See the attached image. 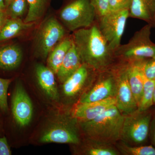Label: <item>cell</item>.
<instances>
[{"mask_svg":"<svg viewBox=\"0 0 155 155\" xmlns=\"http://www.w3.org/2000/svg\"><path fill=\"white\" fill-rule=\"evenodd\" d=\"M72 41L82 64L96 72H101L114 67L116 60L114 51L102 35L96 23L90 27L74 31Z\"/></svg>","mask_w":155,"mask_h":155,"instance_id":"cell-1","label":"cell"},{"mask_svg":"<svg viewBox=\"0 0 155 155\" xmlns=\"http://www.w3.org/2000/svg\"><path fill=\"white\" fill-rule=\"evenodd\" d=\"M124 119L114 105L94 119L81 122V126L91 140L112 144L121 139Z\"/></svg>","mask_w":155,"mask_h":155,"instance_id":"cell-2","label":"cell"},{"mask_svg":"<svg viewBox=\"0 0 155 155\" xmlns=\"http://www.w3.org/2000/svg\"><path fill=\"white\" fill-rule=\"evenodd\" d=\"M152 25L147 24L136 31L126 44L120 45L115 51L116 59L126 63L155 58V44L150 38Z\"/></svg>","mask_w":155,"mask_h":155,"instance_id":"cell-3","label":"cell"},{"mask_svg":"<svg viewBox=\"0 0 155 155\" xmlns=\"http://www.w3.org/2000/svg\"><path fill=\"white\" fill-rule=\"evenodd\" d=\"M60 17L66 27L72 31L90 27L97 19L90 0H74L61 10Z\"/></svg>","mask_w":155,"mask_h":155,"instance_id":"cell-4","label":"cell"},{"mask_svg":"<svg viewBox=\"0 0 155 155\" xmlns=\"http://www.w3.org/2000/svg\"><path fill=\"white\" fill-rule=\"evenodd\" d=\"M129 17V9H125L109 11L96 19V23L99 30L114 51L121 45V39Z\"/></svg>","mask_w":155,"mask_h":155,"instance_id":"cell-5","label":"cell"},{"mask_svg":"<svg viewBox=\"0 0 155 155\" xmlns=\"http://www.w3.org/2000/svg\"><path fill=\"white\" fill-rule=\"evenodd\" d=\"M151 114L147 111L137 110L125 116L121 139L127 143L141 144L150 133Z\"/></svg>","mask_w":155,"mask_h":155,"instance_id":"cell-6","label":"cell"},{"mask_svg":"<svg viewBox=\"0 0 155 155\" xmlns=\"http://www.w3.org/2000/svg\"><path fill=\"white\" fill-rule=\"evenodd\" d=\"M112 69L116 81V107L124 116L132 114L137 110L138 106L128 82L127 63L114 66Z\"/></svg>","mask_w":155,"mask_h":155,"instance_id":"cell-7","label":"cell"},{"mask_svg":"<svg viewBox=\"0 0 155 155\" xmlns=\"http://www.w3.org/2000/svg\"><path fill=\"white\" fill-rule=\"evenodd\" d=\"M65 29L54 17L43 22L39 29L36 38L38 51L41 57L46 58L58 43L65 37Z\"/></svg>","mask_w":155,"mask_h":155,"instance_id":"cell-8","label":"cell"},{"mask_svg":"<svg viewBox=\"0 0 155 155\" xmlns=\"http://www.w3.org/2000/svg\"><path fill=\"white\" fill-rule=\"evenodd\" d=\"M99 78L92 88L81 99L80 104L98 101L116 96V81L112 68L99 72Z\"/></svg>","mask_w":155,"mask_h":155,"instance_id":"cell-9","label":"cell"},{"mask_svg":"<svg viewBox=\"0 0 155 155\" xmlns=\"http://www.w3.org/2000/svg\"><path fill=\"white\" fill-rule=\"evenodd\" d=\"M12 114L14 120L20 127L30 123L33 115V106L28 94L20 83L16 84L12 100Z\"/></svg>","mask_w":155,"mask_h":155,"instance_id":"cell-10","label":"cell"},{"mask_svg":"<svg viewBox=\"0 0 155 155\" xmlns=\"http://www.w3.org/2000/svg\"><path fill=\"white\" fill-rule=\"evenodd\" d=\"M116 104L115 97L98 101L80 104L74 110L73 116L81 122H87L94 119Z\"/></svg>","mask_w":155,"mask_h":155,"instance_id":"cell-11","label":"cell"},{"mask_svg":"<svg viewBox=\"0 0 155 155\" xmlns=\"http://www.w3.org/2000/svg\"><path fill=\"white\" fill-rule=\"evenodd\" d=\"M147 59L136 60L127 63L128 82L136 101L138 105L143 90L145 75L143 67Z\"/></svg>","mask_w":155,"mask_h":155,"instance_id":"cell-12","label":"cell"},{"mask_svg":"<svg viewBox=\"0 0 155 155\" xmlns=\"http://www.w3.org/2000/svg\"><path fill=\"white\" fill-rule=\"evenodd\" d=\"M43 143H71L78 144L79 138L77 132L71 127L59 126L46 131L40 139Z\"/></svg>","mask_w":155,"mask_h":155,"instance_id":"cell-13","label":"cell"},{"mask_svg":"<svg viewBox=\"0 0 155 155\" xmlns=\"http://www.w3.org/2000/svg\"><path fill=\"white\" fill-rule=\"evenodd\" d=\"M35 73L39 85L45 94L53 100L59 98L57 83L54 72L42 64L37 65Z\"/></svg>","mask_w":155,"mask_h":155,"instance_id":"cell-14","label":"cell"},{"mask_svg":"<svg viewBox=\"0 0 155 155\" xmlns=\"http://www.w3.org/2000/svg\"><path fill=\"white\" fill-rule=\"evenodd\" d=\"M92 70L93 69L85 64H82L76 72L63 83L64 94L69 97L77 94L86 83Z\"/></svg>","mask_w":155,"mask_h":155,"instance_id":"cell-15","label":"cell"},{"mask_svg":"<svg viewBox=\"0 0 155 155\" xmlns=\"http://www.w3.org/2000/svg\"><path fill=\"white\" fill-rule=\"evenodd\" d=\"M82 61L73 41L56 75L61 82L64 83L80 68Z\"/></svg>","mask_w":155,"mask_h":155,"instance_id":"cell-16","label":"cell"},{"mask_svg":"<svg viewBox=\"0 0 155 155\" xmlns=\"http://www.w3.org/2000/svg\"><path fill=\"white\" fill-rule=\"evenodd\" d=\"M155 11V0H131L129 17L141 19L152 25Z\"/></svg>","mask_w":155,"mask_h":155,"instance_id":"cell-17","label":"cell"},{"mask_svg":"<svg viewBox=\"0 0 155 155\" xmlns=\"http://www.w3.org/2000/svg\"><path fill=\"white\" fill-rule=\"evenodd\" d=\"M22 58V50L15 45L0 48V69L12 70L20 65Z\"/></svg>","mask_w":155,"mask_h":155,"instance_id":"cell-18","label":"cell"},{"mask_svg":"<svg viewBox=\"0 0 155 155\" xmlns=\"http://www.w3.org/2000/svg\"><path fill=\"white\" fill-rule=\"evenodd\" d=\"M72 36L66 37L59 42L48 55V67L57 74L65 56L72 46Z\"/></svg>","mask_w":155,"mask_h":155,"instance_id":"cell-19","label":"cell"},{"mask_svg":"<svg viewBox=\"0 0 155 155\" xmlns=\"http://www.w3.org/2000/svg\"><path fill=\"white\" fill-rule=\"evenodd\" d=\"M33 22L26 23L20 18H8L0 32V42L8 40L19 35L32 27Z\"/></svg>","mask_w":155,"mask_h":155,"instance_id":"cell-20","label":"cell"},{"mask_svg":"<svg viewBox=\"0 0 155 155\" xmlns=\"http://www.w3.org/2000/svg\"><path fill=\"white\" fill-rule=\"evenodd\" d=\"M155 80L147 78L145 76L144 84L141 99L138 105L137 110L147 111L153 104V93Z\"/></svg>","mask_w":155,"mask_h":155,"instance_id":"cell-21","label":"cell"},{"mask_svg":"<svg viewBox=\"0 0 155 155\" xmlns=\"http://www.w3.org/2000/svg\"><path fill=\"white\" fill-rule=\"evenodd\" d=\"M117 147L119 153L125 155H155V147L152 145L132 146L123 141Z\"/></svg>","mask_w":155,"mask_h":155,"instance_id":"cell-22","label":"cell"},{"mask_svg":"<svg viewBox=\"0 0 155 155\" xmlns=\"http://www.w3.org/2000/svg\"><path fill=\"white\" fill-rule=\"evenodd\" d=\"M27 2L28 13L23 21L26 23L35 22L42 16L48 0H27Z\"/></svg>","mask_w":155,"mask_h":155,"instance_id":"cell-23","label":"cell"},{"mask_svg":"<svg viewBox=\"0 0 155 155\" xmlns=\"http://www.w3.org/2000/svg\"><path fill=\"white\" fill-rule=\"evenodd\" d=\"M91 144L88 146L85 153L89 155H119L118 149L112 144L104 143L91 140Z\"/></svg>","mask_w":155,"mask_h":155,"instance_id":"cell-24","label":"cell"},{"mask_svg":"<svg viewBox=\"0 0 155 155\" xmlns=\"http://www.w3.org/2000/svg\"><path fill=\"white\" fill-rule=\"evenodd\" d=\"M27 4V0H12L6 9L9 18H20L25 13Z\"/></svg>","mask_w":155,"mask_h":155,"instance_id":"cell-25","label":"cell"},{"mask_svg":"<svg viewBox=\"0 0 155 155\" xmlns=\"http://www.w3.org/2000/svg\"><path fill=\"white\" fill-rule=\"evenodd\" d=\"M11 80L0 78V109L4 112L8 109V89Z\"/></svg>","mask_w":155,"mask_h":155,"instance_id":"cell-26","label":"cell"},{"mask_svg":"<svg viewBox=\"0 0 155 155\" xmlns=\"http://www.w3.org/2000/svg\"><path fill=\"white\" fill-rule=\"evenodd\" d=\"M90 1L95 10L97 19L109 12L110 0H90Z\"/></svg>","mask_w":155,"mask_h":155,"instance_id":"cell-27","label":"cell"},{"mask_svg":"<svg viewBox=\"0 0 155 155\" xmlns=\"http://www.w3.org/2000/svg\"><path fill=\"white\" fill-rule=\"evenodd\" d=\"M143 70L147 78L155 80V58L146 60L143 65Z\"/></svg>","mask_w":155,"mask_h":155,"instance_id":"cell-28","label":"cell"},{"mask_svg":"<svg viewBox=\"0 0 155 155\" xmlns=\"http://www.w3.org/2000/svg\"><path fill=\"white\" fill-rule=\"evenodd\" d=\"M131 0H110L109 11L129 9Z\"/></svg>","mask_w":155,"mask_h":155,"instance_id":"cell-29","label":"cell"},{"mask_svg":"<svg viewBox=\"0 0 155 155\" xmlns=\"http://www.w3.org/2000/svg\"><path fill=\"white\" fill-rule=\"evenodd\" d=\"M11 151L7 139L0 137V155H11Z\"/></svg>","mask_w":155,"mask_h":155,"instance_id":"cell-30","label":"cell"},{"mask_svg":"<svg viewBox=\"0 0 155 155\" xmlns=\"http://www.w3.org/2000/svg\"><path fill=\"white\" fill-rule=\"evenodd\" d=\"M8 16L7 14L6 10H0V32L5 24Z\"/></svg>","mask_w":155,"mask_h":155,"instance_id":"cell-31","label":"cell"},{"mask_svg":"<svg viewBox=\"0 0 155 155\" xmlns=\"http://www.w3.org/2000/svg\"><path fill=\"white\" fill-rule=\"evenodd\" d=\"M150 135L153 146L155 147V117L151 122L150 129Z\"/></svg>","mask_w":155,"mask_h":155,"instance_id":"cell-32","label":"cell"},{"mask_svg":"<svg viewBox=\"0 0 155 155\" xmlns=\"http://www.w3.org/2000/svg\"><path fill=\"white\" fill-rule=\"evenodd\" d=\"M6 7L4 0H0V10H6Z\"/></svg>","mask_w":155,"mask_h":155,"instance_id":"cell-33","label":"cell"},{"mask_svg":"<svg viewBox=\"0 0 155 155\" xmlns=\"http://www.w3.org/2000/svg\"><path fill=\"white\" fill-rule=\"evenodd\" d=\"M4 1H5V5L6 8H7L12 0H4Z\"/></svg>","mask_w":155,"mask_h":155,"instance_id":"cell-34","label":"cell"},{"mask_svg":"<svg viewBox=\"0 0 155 155\" xmlns=\"http://www.w3.org/2000/svg\"><path fill=\"white\" fill-rule=\"evenodd\" d=\"M152 25L155 27V11L153 17L152 23Z\"/></svg>","mask_w":155,"mask_h":155,"instance_id":"cell-35","label":"cell"},{"mask_svg":"<svg viewBox=\"0 0 155 155\" xmlns=\"http://www.w3.org/2000/svg\"><path fill=\"white\" fill-rule=\"evenodd\" d=\"M153 104L155 105V86L153 93Z\"/></svg>","mask_w":155,"mask_h":155,"instance_id":"cell-36","label":"cell"}]
</instances>
